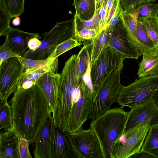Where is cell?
Returning a JSON list of instances; mask_svg holds the SVG:
<instances>
[{
  "label": "cell",
  "mask_w": 158,
  "mask_h": 158,
  "mask_svg": "<svg viewBox=\"0 0 158 158\" xmlns=\"http://www.w3.org/2000/svg\"><path fill=\"white\" fill-rule=\"evenodd\" d=\"M13 121L33 143L40 127L52 111L43 91L35 84L17 89L10 100Z\"/></svg>",
  "instance_id": "1"
},
{
  "label": "cell",
  "mask_w": 158,
  "mask_h": 158,
  "mask_svg": "<svg viewBox=\"0 0 158 158\" xmlns=\"http://www.w3.org/2000/svg\"><path fill=\"white\" fill-rule=\"evenodd\" d=\"M77 55H72L65 62L60 74L57 95L52 117L56 128L63 131L66 128L73 104L79 97V85L74 79Z\"/></svg>",
  "instance_id": "2"
},
{
  "label": "cell",
  "mask_w": 158,
  "mask_h": 158,
  "mask_svg": "<svg viewBox=\"0 0 158 158\" xmlns=\"http://www.w3.org/2000/svg\"><path fill=\"white\" fill-rule=\"evenodd\" d=\"M128 113L121 107L110 109L91 122L90 128L99 140L103 158H111L113 147L122 135Z\"/></svg>",
  "instance_id": "3"
},
{
  "label": "cell",
  "mask_w": 158,
  "mask_h": 158,
  "mask_svg": "<svg viewBox=\"0 0 158 158\" xmlns=\"http://www.w3.org/2000/svg\"><path fill=\"white\" fill-rule=\"evenodd\" d=\"M44 35L45 37L39 48L34 51L29 49L22 56L34 60H45L50 57L59 44L70 38H76L74 18L57 22L52 29Z\"/></svg>",
  "instance_id": "4"
},
{
  "label": "cell",
  "mask_w": 158,
  "mask_h": 158,
  "mask_svg": "<svg viewBox=\"0 0 158 158\" xmlns=\"http://www.w3.org/2000/svg\"><path fill=\"white\" fill-rule=\"evenodd\" d=\"M158 87V74L135 79L127 86L122 85L117 102L131 109L152 98Z\"/></svg>",
  "instance_id": "5"
},
{
  "label": "cell",
  "mask_w": 158,
  "mask_h": 158,
  "mask_svg": "<svg viewBox=\"0 0 158 158\" xmlns=\"http://www.w3.org/2000/svg\"><path fill=\"white\" fill-rule=\"evenodd\" d=\"M123 67L112 71L102 81L94 96L89 118L94 119L110 109L111 106L117 102L122 86L120 77Z\"/></svg>",
  "instance_id": "6"
},
{
  "label": "cell",
  "mask_w": 158,
  "mask_h": 158,
  "mask_svg": "<svg viewBox=\"0 0 158 158\" xmlns=\"http://www.w3.org/2000/svg\"><path fill=\"white\" fill-rule=\"evenodd\" d=\"M80 95L73 105L66 130L74 133L82 128V125L89 118L90 111L94 99L91 77H83L80 84Z\"/></svg>",
  "instance_id": "7"
},
{
  "label": "cell",
  "mask_w": 158,
  "mask_h": 158,
  "mask_svg": "<svg viewBox=\"0 0 158 158\" xmlns=\"http://www.w3.org/2000/svg\"><path fill=\"white\" fill-rule=\"evenodd\" d=\"M125 58L121 53L109 46L99 55L90 66L91 76L94 96L106 77L114 70L124 67Z\"/></svg>",
  "instance_id": "8"
},
{
  "label": "cell",
  "mask_w": 158,
  "mask_h": 158,
  "mask_svg": "<svg viewBox=\"0 0 158 158\" xmlns=\"http://www.w3.org/2000/svg\"><path fill=\"white\" fill-rule=\"evenodd\" d=\"M145 125L150 128L158 126V106L152 98L131 109L128 112L122 136L128 135L141 126Z\"/></svg>",
  "instance_id": "9"
},
{
  "label": "cell",
  "mask_w": 158,
  "mask_h": 158,
  "mask_svg": "<svg viewBox=\"0 0 158 158\" xmlns=\"http://www.w3.org/2000/svg\"><path fill=\"white\" fill-rule=\"evenodd\" d=\"M23 71V65L17 57L10 58L0 64L1 103L8 102L9 97L16 90Z\"/></svg>",
  "instance_id": "10"
},
{
  "label": "cell",
  "mask_w": 158,
  "mask_h": 158,
  "mask_svg": "<svg viewBox=\"0 0 158 158\" xmlns=\"http://www.w3.org/2000/svg\"><path fill=\"white\" fill-rule=\"evenodd\" d=\"M70 136L81 158H103L99 140L92 129L82 128Z\"/></svg>",
  "instance_id": "11"
},
{
  "label": "cell",
  "mask_w": 158,
  "mask_h": 158,
  "mask_svg": "<svg viewBox=\"0 0 158 158\" xmlns=\"http://www.w3.org/2000/svg\"><path fill=\"white\" fill-rule=\"evenodd\" d=\"M150 127L147 125L139 128L124 137V142L118 141L111 153V158H128L140 151Z\"/></svg>",
  "instance_id": "12"
},
{
  "label": "cell",
  "mask_w": 158,
  "mask_h": 158,
  "mask_svg": "<svg viewBox=\"0 0 158 158\" xmlns=\"http://www.w3.org/2000/svg\"><path fill=\"white\" fill-rule=\"evenodd\" d=\"M56 127L51 114L47 117L38 132L33 152L35 158H52V150Z\"/></svg>",
  "instance_id": "13"
},
{
  "label": "cell",
  "mask_w": 158,
  "mask_h": 158,
  "mask_svg": "<svg viewBox=\"0 0 158 158\" xmlns=\"http://www.w3.org/2000/svg\"><path fill=\"white\" fill-rule=\"evenodd\" d=\"M109 31V46L122 54L125 59H138L141 55L130 40L120 18L112 31Z\"/></svg>",
  "instance_id": "14"
},
{
  "label": "cell",
  "mask_w": 158,
  "mask_h": 158,
  "mask_svg": "<svg viewBox=\"0 0 158 158\" xmlns=\"http://www.w3.org/2000/svg\"><path fill=\"white\" fill-rule=\"evenodd\" d=\"M52 156V158H81L67 130L56 128Z\"/></svg>",
  "instance_id": "15"
},
{
  "label": "cell",
  "mask_w": 158,
  "mask_h": 158,
  "mask_svg": "<svg viewBox=\"0 0 158 158\" xmlns=\"http://www.w3.org/2000/svg\"><path fill=\"white\" fill-rule=\"evenodd\" d=\"M60 74L48 72L40 77L36 84L41 88L50 105L52 114L56 106Z\"/></svg>",
  "instance_id": "16"
},
{
  "label": "cell",
  "mask_w": 158,
  "mask_h": 158,
  "mask_svg": "<svg viewBox=\"0 0 158 158\" xmlns=\"http://www.w3.org/2000/svg\"><path fill=\"white\" fill-rule=\"evenodd\" d=\"M141 5L136 6L128 12L124 11L122 8L120 15V18L130 40L141 55H143V53L137 38V27L138 14Z\"/></svg>",
  "instance_id": "17"
},
{
  "label": "cell",
  "mask_w": 158,
  "mask_h": 158,
  "mask_svg": "<svg viewBox=\"0 0 158 158\" xmlns=\"http://www.w3.org/2000/svg\"><path fill=\"white\" fill-rule=\"evenodd\" d=\"M8 36V45L14 52L23 55L28 48V43L31 39L41 37L38 33L24 31L19 29L11 27L6 34Z\"/></svg>",
  "instance_id": "18"
},
{
  "label": "cell",
  "mask_w": 158,
  "mask_h": 158,
  "mask_svg": "<svg viewBox=\"0 0 158 158\" xmlns=\"http://www.w3.org/2000/svg\"><path fill=\"white\" fill-rule=\"evenodd\" d=\"M58 64L57 58L49 64L35 70L23 72L20 78L17 89L29 88L36 84L37 80L48 72L57 73Z\"/></svg>",
  "instance_id": "19"
},
{
  "label": "cell",
  "mask_w": 158,
  "mask_h": 158,
  "mask_svg": "<svg viewBox=\"0 0 158 158\" xmlns=\"http://www.w3.org/2000/svg\"><path fill=\"white\" fill-rule=\"evenodd\" d=\"M0 158H18V139L14 127L0 133Z\"/></svg>",
  "instance_id": "20"
},
{
  "label": "cell",
  "mask_w": 158,
  "mask_h": 158,
  "mask_svg": "<svg viewBox=\"0 0 158 158\" xmlns=\"http://www.w3.org/2000/svg\"><path fill=\"white\" fill-rule=\"evenodd\" d=\"M92 40L84 41V46L77 55L75 60L74 79L77 85L80 84L90 62V55Z\"/></svg>",
  "instance_id": "21"
},
{
  "label": "cell",
  "mask_w": 158,
  "mask_h": 158,
  "mask_svg": "<svg viewBox=\"0 0 158 158\" xmlns=\"http://www.w3.org/2000/svg\"><path fill=\"white\" fill-rule=\"evenodd\" d=\"M139 63L137 73L138 77L141 78L158 74V48L143 55Z\"/></svg>",
  "instance_id": "22"
},
{
  "label": "cell",
  "mask_w": 158,
  "mask_h": 158,
  "mask_svg": "<svg viewBox=\"0 0 158 158\" xmlns=\"http://www.w3.org/2000/svg\"><path fill=\"white\" fill-rule=\"evenodd\" d=\"M110 36L109 27L100 31L91 42L90 55V64L91 66L100 54L109 46Z\"/></svg>",
  "instance_id": "23"
},
{
  "label": "cell",
  "mask_w": 158,
  "mask_h": 158,
  "mask_svg": "<svg viewBox=\"0 0 158 158\" xmlns=\"http://www.w3.org/2000/svg\"><path fill=\"white\" fill-rule=\"evenodd\" d=\"M140 151L158 158V126L149 129Z\"/></svg>",
  "instance_id": "24"
},
{
  "label": "cell",
  "mask_w": 158,
  "mask_h": 158,
  "mask_svg": "<svg viewBox=\"0 0 158 158\" xmlns=\"http://www.w3.org/2000/svg\"><path fill=\"white\" fill-rule=\"evenodd\" d=\"M75 15L81 19L87 20L94 16L95 10V0H73Z\"/></svg>",
  "instance_id": "25"
},
{
  "label": "cell",
  "mask_w": 158,
  "mask_h": 158,
  "mask_svg": "<svg viewBox=\"0 0 158 158\" xmlns=\"http://www.w3.org/2000/svg\"><path fill=\"white\" fill-rule=\"evenodd\" d=\"M137 35L142 50L143 55L156 48L149 36L143 19H138Z\"/></svg>",
  "instance_id": "26"
},
{
  "label": "cell",
  "mask_w": 158,
  "mask_h": 158,
  "mask_svg": "<svg viewBox=\"0 0 158 158\" xmlns=\"http://www.w3.org/2000/svg\"><path fill=\"white\" fill-rule=\"evenodd\" d=\"M14 127L12 111L11 107L7 102L1 103L0 106V128L4 132L12 129Z\"/></svg>",
  "instance_id": "27"
},
{
  "label": "cell",
  "mask_w": 158,
  "mask_h": 158,
  "mask_svg": "<svg viewBox=\"0 0 158 158\" xmlns=\"http://www.w3.org/2000/svg\"><path fill=\"white\" fill-rule=\"evenodd\" d=\"M14 128L18 139V158H31L29 146L30 143L24 133L16 126L14 122Z\"/></svg>",
  "instance_id": "28"
},
{
  "label": "cell",
  "mask_w": 158,
  "mask_h": 158,
  "mask_svg": "<svg viewBox=\"0 0 158 158\" xmlns=\"http://www.w3.org/2000/svg\"><path fill=\"white\" fill-rule=\"evenodd\" d=\"M74 21L76 33L82 30L86 29H95L100 32V25L98 11L95 12L94 16L91 19L84 20L75 14Z\"/></svg>",
  "instance_id": "29"
},
{
  "label": "cell",
  "mask_w": 158,
  "mask_h": 158,
  "mask_svg": "<svg viewBox=\"0 0 158 158\" xmlns=\"http://www.w3.org/2000/svg\"><path fill=\"white\" fill-rule=\"evenodd\" d=\"M24 2L25 0H0V5L13 18L19 16L24 11Z\"/></svg>",
  "instance_id": "30"
},
{
  "label": "cell",
  "mask_w": 158,
  "mask_h": 158,
  "mask_svg": "<svg viewBox=\"0 0 158 158\" xmlns=\"http://www.w3.org/2000/svg\"><path fill=\"white\" fill-rule=\"evenodd\" d=\"M17 57L23 65V73L35 70L49 64L55 60H53L52 55L48 58L43 60H34L25 58L22 56Z\"/></svg>",
  "instance_id": "31"
},
{
  "label": "cell",
  "mask_w": 158,
  "mask_h": 158,
  "mask_svg": "<svg viewBox=\"0 0 158 158\" xmlns=\"http://www.w3.org/2000/svg\"><path fill=\"white\" fill-rule=\"evenodd\" d=\"M143 20L150 38L155 47L158 48V16Z\"/></svg>",
  "instance_id": "32"
},
{
  "label": "cell",
  "mask_w": 158,
  "mask_h": 158,
  "mask_svg": "<svg viewBox=\"0 0 158 158\" xmlns=\"http://www.w3.org/2000/svg\"><path fill=\"white\" fill-rule=\"evenodd\" d=\"M82 44L76 38H70L59 44L52 54V56L54 60L62 54Z\"/></svg>",
  "instance_id": "33"
},
{
  "label": "cell",
  "mask_w": 158,
  "mask_h": 158,
  "mask_svg": "<svg viewBox=\"0 0 158 158\" xmlns=\"http://www.w3.org/2000/svg\"><path fill=\"white\" fill-rule=\"evenodd\" d=\"M158 3L147 2L141 5L139 11L138 19L154 18L158 16Z\"/></svg>",
  "instance_id": "34"
},
{
  "label": "cell",
  "mask_w": 158,
  "mask_h": 158,
  "mask_svg": "<svg viewBox=\"0 0 158 158\" xmlns=\"http://www.w3.org/2000/svg\"><path fill=\"white\" fill-rule=\"evenodd\" d=\"M12 18L0 5V36H6L10 29V22Z\"/></svg>",
  "instance_id": "35"
},
{
  "label": "cell",
  "mask_w": 158,
  "mask_h": 158,
  "mask_svg": "<svg viewBox=\"0 0 158 158\" xmlns=\"http://www.w3.org/2000/svg\"><path fill=\"white\" fill-rule=\"evenodd\" d=\"M4 44L0 47V64L6 59L12 57H18L22 55L14 52L8 45V36H6Z\"/></svg>",
  "instance_id": "36"
},
{
  "label": "cell",
  "mask_w": 158,
  "mask_h": 158,
  "mask_svg": "<svg viewBox=\"0 0 158 158\" xmlns=\"http://www.w3.org/2000/svg\"><path fill=\"white\" fill-rule=\"evenodd\" d=\"M99 32V31L95 29H84L76 33V38L82 43L84 40H94Z\"/></svg>",
  "instance_id": "37"
},
{
  "label": "cell",
  "mask_w": 158,
  "mask_h": 158,
  "mask_svg": "<svg viewBox=\"0 0 158 158\" xmlns=\"http://www.w3.org/2000/svg\"><path fill=\"white\" fill-rule=\"evenodd\" d=\"M156 0H121V4L123 10L129 12L136 6L147 2H155Z\"/></svg>",
  "instance_id": "38"
},
{
  "label": "cell",
  "mask_w": 158,
  "mask_h": 158,
  "mask_svg": "<svg viewBox=\"0 0 158 158\" xmlns=\"http://www.w3.org/2000/svg\"><path fill=\"white\" fill-rule=\"evenodd\" d=\"M107 0H104L100 9L98 11L99 19L100 32L105 29L107 16Z\"/></svg>",
  "instance_id": "39"
},
{
  "label": "cell",
  "mask_w": 158,
  "mask_h": 158,
  "mask_svg": "<svg viewBox=\"0 0 158 158\" xmlns=\"http://www.w3.org/2000/svg\"><path fill=\"white\" fill-rule=\"evenodd\" d=\"M122 8L121 4H120L118 6L110 21V24L108 26L109 31H112L120 19V15Z\"/></svg>",
  "instance_id": "40"
},
{
  "label": "cell",
  "mask_w": 158,
  "mask_h": 158,
  "mask_svg": "<svg viewBox=\"0 0 158 158\" xmlns=\"http://www.w3.org/2000/svg\"><path fill=\"white\" fill-rule=\"evenodd\" d=\"M120 4L121 0H114L112 7L106 19L105 29L109 25L112 17L115 13L118 6Z\"/></svg>",
  "instance_id": "41"
},
{
  "label": "cell",
  "mask_w": 158,
  "mask_h": 158,
  "mask_svg": "<svg viewBox=\"0 0 158 158\" xmlns=\"http://www.w3.org/2000/svg\"><path fill=\"white\" fill-rule=\"evenodd\" d=\"M42 41L40 40L37 38L35 37L30 40L28 43V48L29 49L34 51L40 47L42 43Z\"/></svg>",
  "instance_id": "42"
},
{
  "label": "cell",
  "mask_w": 158,
  "mask_h": 158,
  "mask_svg": "<svg viewBox=\"0 0 158 158\" xmlns=\"http://www.w3.org/2000/svg\"><path fill=\"white\" fill-rule=\"evenodd\" d=\"M130 158H155L151 155L140 151L139 152L133 155Z\"/></svg>",
  "instance_id": "43"
},
{
  "label": "cell",
  "mask_w": 158,
  "mask_h": 158,
  "mask_svg": "<svg viewBox=\"0 0 158 158\" xmlns=\"http://www.w3.org/2000/svg\"><path fill=\"white\" fill-rule=\"evenodd\" d=\"M152 98L154 102L158 106V87L153 94Z\"/></svg>",
  "instance_id": "44"
},
{
  "label": "cell",
  "mask_w": 158,
  "mask_h": 158,
  "mask_svg": "<svg viewBox=\"0 0 158 158\" xmlns=\"http://www.w3.org/2000/svg\"><path fill=\"white\" fill-rule=\"evenodd\" d=\"M104 0H95V10L97 12L102 6Z\"/></svg>",
  "instance_id": "45"
},
{
  "label": "cell",
  "mask_w": 158,
  "mask_h": 158,
  "mask_svg": "<svg viewBox=\"0 0 158 158\" xmlns=\"http://www.w3.org/2000/svg\"><path fill=\"white\" fill-rule=\"evenodd\" d=\"M15 17L12 21V24L14 26H19L20 24V18L19 16Z\"/></svg>",
  "instance_id": "46"
}]
</instances>
